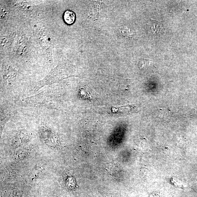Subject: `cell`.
Listing matches in <instances>:
<instances>
[{"mask_svg": "<svg viewBox=\"0 0 197 197\" xmlns=\"http://www.w3.org/2000/svg\"><path fill=\"white\" fill-rule=\"evenodd\" d=\"M149 25L150 33L152 35L154 36L159 34L163 27L162 23L152 19L150 20Z\"/></svg>", "mask_w": 197, "mask_h": 197, "instance_id": "obj_1", "label": "cell"}, {"mask_svg": "<svg viewBox=\"0 0 197 197\" xmlns=\"http://www.w3.org/2000/svg\"><path fill=\"white\" fill-rule=\"evenodd\" d=\"M76 16L75 13L71 10H67L63 15V19L67 24L72 25L73 24L75 20Z\"/></svg>", "mask_w": 197, "mask_h": 197, "instance_id": "obj_2", "label": "cell"}, {"mask_svg": "<svg viewBox=\"0 0 197 197\" xmlns=\"http://www.w3.org/2000/svg\"><path fill=\"white\" fill-rule=\"evenodd\" d=\"M90 88H82L80 90V94L84 98L88 99L92 98V92L93 90Z\"/></svg>", "mask_w": 197, "mask_h": 197, "instance_id": "obj_3", "label": "cell"}, {"mask_svg": "<svg viewBox=\"0 0 197 197\" xmlns=\"http://www.w3.org/2000/svg\"><path fill=\"white\" fill-rule=\"evenodd\" d=\"M152 61L147 59H143L139 63V68H141L145 67L148 66L151 64Z\"/></svg>", "mask_w": 197, "mask_h": 197, "instance_id": "obj_4", "label": "cell"}]
</instances>
